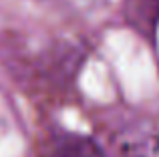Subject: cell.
Listing matches in <instances>:
<instances>
[{
	"mask_svg": "<svg viewBox=\"0 0 159 157\" xmlns=\"http://www.w3.org/2000/svg\"><path fill=\"white\" fill-rule=\"evenodd\" d=\"M125 18L141 36L153 40L159 24V0H125Z\"/></svg>",
	"mask_w": 159,
	"mask_h": 157,
	"instance_id": "cell-1",
	"label": "cell"
},
{
	"mask_svg": "<svg viewBox=\"0 0 159 157\" xmlns=\"http://www.w3.org/2000/svg\"><path fill=\"white\" fill-rule=\"evenodd\" d=\"M48 157H107V153L93 137L62 135L52 143Z\"/></svg>",
	"mask_w": 159,
	"mask_h": 157,
	"instance_id": "cell-2",
	"label": "cell"
}]
</instances>
